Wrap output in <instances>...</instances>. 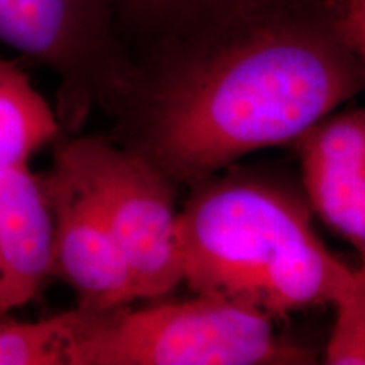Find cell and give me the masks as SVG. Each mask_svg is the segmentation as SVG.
<instances>
[{
    "label": "cell",
    "instance_id": "cell-15",
    "mask_svg": "<svg viewBox=\"0 0 365 365\" xmlns=\"http://www.w3.org/2000/svg\"><path fill=\"white\" fill-rule=\"evenodd\" d=\"M7 313H0V323H2V319H4V317H6Z\"/></svg>",
    "mask_w": 365,
    "mask_h": 365
},
{
    "label": "cell",
    "instance_id": "cell-10",
    "mask_svg": "<svg viewBox=\"0 0 365 365\" xmlns=\"http://www.w3.org/2000/svg\"><path fill=\"white\" fill-rule=\"evenodd\" d=\"M63 132L56 107L39 93L19 61L0 53V170L27 164Z\"/></svg>",
    "mask_w": 365,
    "mask_h": 365
},
{
    "label": "cell",
    "instance_id": "cell-16",
    "mask_svg": "<svg viewBox=\"0 0 365 365\" xmlns=\"http://www.w3.org/2000/svg\"><path fill=\"white\" fill-rule=\"evenodd\" d=\"M0 313H6V312H4V308H2V304H0Z\"/></svg>",
    "mask_w": 365,
    "mask_h": 365
},
{
    "label": "cell",
    "instance_id": "cell-1",
    "mask_svg": "<svg viewBox=\"0 0 365 365\" xmlns=\"http://www.w3.org/2000/svg\"><path fill=\"white\" fill-rule=\"evenodd\" d=\"M364 88L365 66L335 24L264 21L148 86L127 148L171 181H203L255 150L298 143Z\"/></svg>",
    "mask_w": 365,
    "mask_h": 365
},
{
    "label": "cell",
    "instance_id": "cell-12",
    "mask_svg": "<svg viewBox=\"0 0 365 365\" xmlns=\"http://www.w3.org/2000/svg\"><path fill=\"white\" fill-rule=\"evenodd\" d=\"M359 254L360 262L333 301L335 322L325 354L330 365H365V249Z\"/></svg>",
    "mask_w": 365,
    "mask_h": 365
},
{
    "label": "cell",
    "instance_id": "cell-14",
    "mask_svg": "<svg viewBox=\"0 0 365 365\" xmlns=\"http://www.w3.org/2000/svg\"><path fill=\"white\" fill-rule=\"evenodd\" d=\"M212 2L217 0H120V12L134 19H156Z\"/></svg>",
    "mask_w": 365,
    "mask_h": 365
},
{
    "label": "cell",
    "instance_id": "cell-6",
    "mask_svg": "<svg viewBox=\"0 0 365 365\" xmlns=\"http://www.w3.org/2000/svg\"><path fill=\"white\" fill-rule=\"evenodd\" d=\"M54 225V276L75 291L78 307L108 309L139 301L120 245L91 200L53 163L43 175Z\"/></svg>",
    "mask_w": 365,
    "mask_h": 365
},
{
    "label": "cell",
    "instance_id": "cell-2",
    "mask_svg": "<svg viewBox=\"0 0 365 365\" xmlns=\"http://www.w3.org/2000/svg\"><path fill=\"white\" fill-rule=\"evenodd\" d=\"M68 365H264L307 362L261 309L195 294L173 303L76 307Z\"/></svg>",
    "mask_w": 365,
    "mask_h": 365
},
{
    "label": "cell",
    "instance_id": "cell-5",
    "mask_svg": "<svg viewBox=\"0 0 365 365\" xmlns=\"http://www.w3.org/2000/svg\"><path fill=\"white\" fill-rule=\"evenodd\" d=\"M117 11L120 0H0V44L58 76L63 129L129 78L113 38Z\"/></svg>",
    "mask_w": 365,
    "mask_h": 365
},
{
    "label": "cell",
    "instance_id": "cell-7",
    "mask_svg": "<svg viewBox=\"0 0 365 365\" xmlns=\"http://www.w3.org/2000/svg\"><path fill=\"white\" fill-rule=\"evenodd\" d=\"M304 190L318 217L365 249V108L327 115L298 140Z\"/></svg>",
    "mask_w": 365,
    "mask_h": 365
},
{
    "label": "cell",
    "instance_id": "cell-8",
    "mask_svg": "<svg viewBox=\"0 0 365 365\" xmlns=\"http://www.w3.org/2000/svg\"><path fill=\"white\" fill-rule=\"evenodd\" d=\"M54 267V225L43 175L29 163L0 170V304L22 308Z\"/></svg>",
    "mask_w": 365,
    "mask_h": 365
},
{
    "label": "cell",
    "instance_id": "cell-9",
    "mask_svg": "<svg viewBox=\"0 0 365 365\" xmlns=\"http://www.w3.org/2000/svg\"><path fill=\"white\" fill-rule=\"evenodd\" d=\"M350 274L352 267L340 261L309 228L287 242L269 264L255 287L252 307L274 317L333 304Z\"/></svg>",
    "mask_w": 365,
    "mask_h": 365
},
{
    "label": "cell",
    "instance_id": "cell-11",
    "mask_svg": "<svg viewBox=\"0 0 365 365\" xmlns=\"http://www.w3.org/2000/svg\"><path fill=\"white\" fill-rule=\"evenodd\" d=\"M75 309L21 322L6 314L0 323V365H68Z\"/></svg>",
    "mask_w": 365,
    "mask_h": 365
},
{
    "label": "cell",
    "instance_id": "cell-13",
    "mask_svg": "<svg viewBox=\"0 0 365 365\" xmlns=\"http://www.w3.org/2000/svg\"><path fill=\"white\" fill-rule=\"evenodd\" d=\"M335 26L365 66V0H336Z\"/></svg>",
    "mask_w": 365,
    "mask_h": 365
},
{
    "label": "cell",
    "instance_id": "cell-3",
    "mask_svg": "<svg viewBox=\"0 0 365 365\" xmlns=\"http://www.w3.org/2000/svg\"><path fill=\"white\" fill-rule=\"evenodd\" d=\"M309 228L307 205L269 182L223 180L205 186L180 212L182 282L195 294L252 307L269 264Z\"/></svg>",
    "mask_w": 365,
    "mask_h": 365
},
{
    "label": "cell",
    "instance_id": "cell-4",
    "mask_svg": "<svg viewBox=\"0 0 365 365\" xmlns=\"http://www.w3.org/2000/svg\"><path fill=\"white\" fill-rule=\"evenodd\" d=\"M54 164L97 207L120 245L139 299H158L182 282L171 180L150 159L102 137H73Z\"/></svg>",
    "mask_w": 365,
    "mask_h": 365
}]
</instances>
